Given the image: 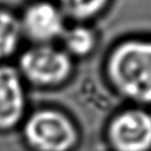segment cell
<instances>
[{"label": "cell", "instance_id": "8", "mask_svg": "<svg viewBox=\"0 0 151 151\" xmlns=\"http://www.w3.org/2000/svg\"><path fill=\"white\" fill-rule=\"evenodd\" d=\"M23 40L19 15L0 7V64L19 54Z\"/></svg>", "mask_w": 151, "mask_h": 151}, {"label": "cell", "instance_id": "3", "mask_svg": "<svg viewBox=\"0 0 151 151\" xmlns=\"http://www.w3.org/2000/svg\"><path fill=\"white\" fill-rule=\"evenodd\" d=\"M23 134L28 144L38 151H68L79 138L73 119L55 108H40L27 114Z\"/></svg>", "mask_w": 151, "mask_h": 151}, {"label": "cell", "instance_id": "2", "mask_svg": "<svg viewBox=\"0 0 151 151\" xmlns=\"http://www.w3.org/2000/svg\"><path fill=\"white\" fill-rule=\"evenodd\" d=\"M16 67L27 85L40 89H54L71 79L75 60L55 44L30 45L18 54Z\"/></svg>", "mask_w": 151, "mask_h": 151}, {"label": "cell", "instance_id": "5", "mask_svg": "<svg viewBox=\"0 0 151 151\" xmlns=\"http://www.w3.org/2000/svg\"><path fill=\"white\" fill-rule=\"evenodd\" d=\"M19 19L24 40L30 45L55 44L67 27L66 18L59 5L49 0H36L27 4Z\"/></svg>", "mask_w": 151, "mask_h": 151}, {"label": "cell", "instance_id": "6", "mask_svg": "<svg viewBox=\"0 0 151 151\" xmlns=\"http://www.w3.org/2000/svg\"><path fill=\"white\" fill-rule=\"evenodd\" d=\"M27 110V84L15 65L0 64V130L23 123Z\"/></svg>", "mask_w": 151, "mask_h": 151}, {"label": "cell", "instance_id": "7", "mask_svg": "<svg viewBox=\"0 0 151 151\" xmlns=\"http://www.w3.org/2000/svg\"><path fill=\"white\" fill-rule=\"evenodd\" d=\"M59 42L61 48L75 60L90 56L96 49L99 38L88 23H73L67 26Z\"/></svg>", "mask_w": 151, "mask_h": 151}, {"label": "cell", "instance_id": "4", "mask_svg": "<svg viewBox=\"0 0 151 151\" xmlns=\"http://www.w3.org/2000/svg\"><path fill=\"white\" fill-rule=\"evenodd\" d=\"M112 151H151V110L127 105L117 111L106 126Z\"/></svg>", "mask_w": 151, "mask_h": 151}, {"label": "cell", "instance_id": "1", "mask_svg": "<svg viewBox=\"0 0 151 151\" xmlns=\"http://www.w3.org/2000/svg\"><path fill=\"white\" fill-rule=\"evenodd\" d=\"M104 70L118 96L130 106L151 110V36L119 40L108 52Z\"/></svg>", "mask_w": 151, "mask_h": 151}, {"label": "cell", "instance_id": "9", "mask_svg": "<svg viewBox=\"0 0 151 151\" xmlns=\"http://www.w3.org/2000/svg\"><path fill=\"white\" fill-rule=\"evenodd\" d=\"M111 0H58V5L66 20L73 23H89L101 15Z\"/></svg>", "mask_w": 151, "mask_h": 151}]
</instances>
